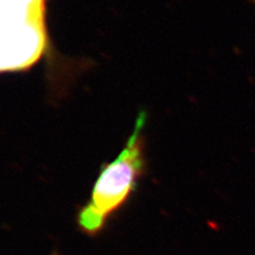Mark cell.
<instances>
[{
	"mask_svg": "<svg viewBox=\"0 0 255 255\" xmlns=\"http://www.w3.org/2000/svg\"><path fill=\"white\" fill-rule=\"evenodd\" d=\"M143 124L145 117L140 115L122 152L111 163L103 165L89 201L77 217L78 226L85 234H98L136 189L146 165L140 133Z\"/></svg>",
	"mask_w": 255,
	"mask_h": 255,
	"instance_id": "cell-1",
	"label": "cell"
},
{
	"mask_svg": "<svg viewBox=\"0 0 255 255\" xmlns=\"http://www.w3.org/2000/svg\"><path fill=\"white\" fill-rule=\"evenodd\" d=\"M46 41L44 16L0 27V73L33 65L42 57Z\"/></svg>",
	"mask_w": 255,
	"mask_h": 255,
	"instance_id": "cell-2",
	"label": "cell"
},
{
	"mask_svg": "<svg viewBox=\"0 0 255 255\" xmlns=\"http://www.w3.org/2000/svg\"><path fill=\"white\" fill-rule=\"evenodd\" d=\"M45 0H0V27L44 16Z\"/></svg>",
	"mask_w": 255,
	"mask_h": 255,
	"instance_id": "cell-3",
	"label": "cell"
}]
</instances>
